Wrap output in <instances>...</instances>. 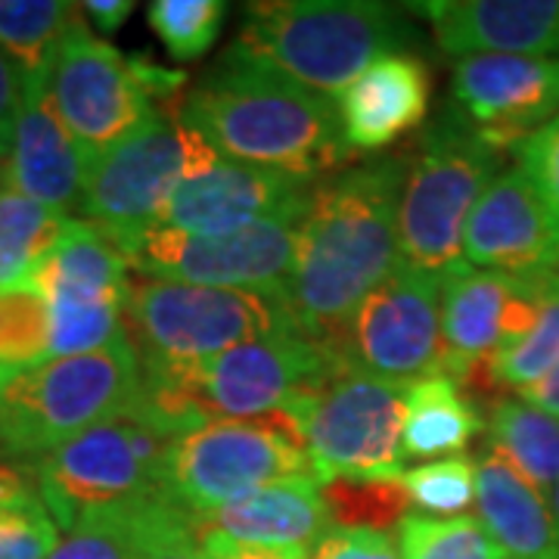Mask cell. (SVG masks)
<instances>
[{
  "instance_id": "1",
  "label": "cell",
  "mask_w": 559,
  "mask_h": 559,
  "mask_svg": "<svg viewBox=\"0 0 559 559\" xmlns=\"http://www.w3.org/2000/svg\"><path fill=\"white\" fill-rule=\"evenodd\" d=\"M407 162L380 156L314 183L301 215L286 301L301 333L342 358L358 308L399 271Z\"/></svg>"
},
{
  "instance_id": "2",
  "label": "cell",
  "mask_w": 559,
  "mask_h": 559,
  "mask_svg": "<svg viewBox=\"0 0 559 559\" xmlns=\"http://www.w3.org/2000/svg\"><path fill=\"white\" fill-rule=\"evenodd\" d=\"M178 119L227 159L314 180L348 159L340 112L330 97L301 87L234 47L190 87Z\"/></svg>"
},
{
  "instance_id": "3",
  "label": "cell",
  "mask_w": 559,
  "mask_h": 559,
  "mask_svg": "<svg viewBox=\"0 0 559 559\" xmlns=\"http://www.w3.org/2000/svg\"><path fill=\"white\" fill-rule=\"evenodd\" d=\"M417 38L404 13L377 0H271L242 13L237 53L336 100L360 72Z\"/></svg>"
},
{
  "instance_id": "4",
  "label": "cell",
  "mask_w": 559,
  "mask_h": 559,
  "mask_svg": "<svg viewBox=\"0 0 559 559\" xmlns=\"http://www.w3.org/2000/svg\"><path fill=\"white\" fill-rule=\"evenodd\" d=\"M138 392L140 360L128 336L100 352L0 370V460L35 463L124 414Z\"/></svg>"
},
{
  "instance_id": "5",
  "label": "cell",
  "mask_w": 559,
  "mask_h": 559,
  "mask_svg": "<svg viewBox=\"0 0 559 559\" xmlns=\"http://www.w3.org/2000/svg\"><path fill=\"white\" fill-rule=\"evenodd\" d=\"M495 150L460 119L441 116L407 162L399 209L401 264L444 280L463 261V230L488 183L500 175Z\"/></svg>"
},
{
  "instance_id": "6",
  "label": "cell",
  "mask_w": 559,
  "mask_h": 559,
  "mask_svg": "<svg viewBox=\"0 0 559 559\" xmlns=\"http://www.w3.org/2000/svg\"><path fill=\"white\" fill-rule=\"evenodd\" d=\"M289 330L299 323L280 296L153 277L128 286L124 333L143 367H190Z\"/></svg>"
},
{
  "instance_id": "7",
  "label": "cell",
  "mask_w": 559,
  "mask_h": 559,
  "mask_svg": "<svg viewBox=\"0 0 559 559\" xmlns=\"http://www.w3.org/2000/svg\"><path fill=\"white\" fill-rule=\"evenodd\" d=\"M404 399L407 385L364 373L348 360L330 377L301 389L283 411L299 426L318 485L401 479Z\"/></svg>"
},
{
  "instance_id": "8",
  "label": "cell",
  "mask_w": 559,
  "mask_h": 559,
  "mask_svg": "<svg viewBox=\"0 0 559 559\" xmlns=\"http://www.w3.org/2000/svg\"><path fill=\"white\" fill-rule=\"evenodd\" d=\"M293 476H311L296 419H218L178 436L165 457L162 491L197 522L221 507Z\"/></svg>"
},
{
  "instance_id": "9",
  "label": "cell",
  "mask_w": 559,
  "mask_h": 559,
  "mask_svg": "<svg viewBox=\"0 0 559 559\" xmlns=\"http://www.w3.org/2000/svg\"><path fill=\"white\" fill-rule=\"evenodd\" d=\"M171 441L128 407L28 463V469L53 522L72 532L94 513L162 495Z\"/></svg>"
},
{
  "instance_id": "10",
  "label": "cell",
  "mask_w": 559,
  "mask_h": 559,
  "mask_svg": "<svg viewBox=\"0 0 559 559\" xmlns=\"http://www.w3.org/2000/svg\"><path fill=\"white\" fill-rule=\"evenodd\" d=\"M209 150L200 131L156 112L87 165L81 215L131 255L156 227L178 183Z\"/></svg>"
},
{
  "instance_id": "11",
  "label": "cell",
  "mask_w": 559,
  "mask_h": 559,
  "mask_svg": "<svg viewBox=\"0 0 559 559\" xmlns=\"http://www.w3.org/2000/svg\"><path fill=\"white\" fill-rule=\"evenodd\" d=\"M305 209L308 202L283 215L255 221L249 227L215 234V237H193V234L156 227L128 255V261L140 277L246 289V293L286 299Z\"/></svg>"
},
{
  "instance_id": "12",
  "label": "cell",
  "mask_w": 559,
  "mask_h": 559,
  "mask_svg": "<svg viewBox=\"0 0 559 559\" xmlns=\"http://www.w3.org/2000/svg\"><path fill=\"white\" fill-rule=\"evenodd\" d=\"M47 87L87 165L156 116L131 57L97 38L84 13L62 40Z\"/></svg>"
},
{
  "instance_id": "13",
  "label": "cell",
  "mask_w": 559,
  "mask_h": 559,
  "mask_svg": "<svg viewBox=\"0 0 559 559\" xmlns=\"http://www.w3.org/2000/svg\"><path fill=\"white\" fill-rule=\"evenodd\" d=\"M345 360L399 385L444 373L441 280L399 264L358 308L345 336Z\"/></svg>"
},
{
  "instance_id": "14",
  "label": "cell",
  "mask_w": 559,
  "mask_h": 559,
  "mask_svg": "<svg viewBox=\"0 0 559 559\" xmlns=\"http://www.w3.org/2000/svg\"><path fill=\"white\" fill-rule=\"evenodd\" d=\"M554 274L507 277V274L460 264L457 271L441 280L444 373L460 385L463 382L485 385V370L491 358L535 330L544 293Z\"/></svg>"
},
{
  "instance_id": "15",
  "label": "cell",
  "mask_w": 559,
  "mask_h": 559,
  "mask_svg": "<svg viewBox=\"0 0 559 559\" xmlns=\"http://www.w3.org/2000/svg\"><path fill=\"white\" fill-rule=\"evenodd\" d=\"M311 190L314 180L227 159L209 146L178 183L162 215V227L193 237L230 234L255 221L299 209L311 200Z\"/></svg>"
},
{
  "instance_id": "16",
  "label": "cell",
  "mask_w": 559,
  "mask_h": 559,
  "mask_svg": "<svg viewBox=\"0 0 559 559\" xmlns=\"http://www.w3.org/2000/svg\"><path fill=\"white\" fill-rule=\"evenodd\" d=\"M451 94L460 119L507 153L559 116V60L463 57L454 66Z\"/></svg>"
},
{
  "instance_id": "17",
  "label": "cell",
  "mask_w": 559,
  "mask_h": 559,
  "mask_svg": "<svg viewBox=\"0 0 559 559\" xmlns=\"http://www.w3.org/2000/svg\"><path fill=\"white\" fill-rule=\"evenodd\" d=\"M463 261L507 277L559 271V227L520 165L500 171L463 230Z\"/></svg>"
},
{
  "instance_id": "18",
  "label": "cell",
  "mask_w": 559,
  "mask_h": 559,
  "mask_svg": "<svg viewBox=\"0 0 559 559\" xmlns=\"http://www.w3.org/2000/svg\"><path fill=\"white\" fill-rule=\"evenodd\" d=\"M411 10L457 60L485 53L559 60V0H439Z\"/></svg>"
},
{
  "instance_id": "19",
  "label": "cell",
  "mask_w": 559,
  "mask_h": 559,
  "mask_svg": "<svg viewBox=\"0 0 559 559\" xmlns=\"http://www.w3.org/2000/svg\"><path fill=\"white\" fill-rule=\"evenodd\" d=\"M7 178L10 190L40 202L60 218L81 212L87 159L62 124L47 81H25V100L13 134Z\"/></svg>"
},
{
  "instance_id": "20",
  "label": "cell",
  "mask_w": 559,
  "mask_h": 559,
  "mask_svg": "<svg viewBox=\"0 0 559 559\" xmlns=\"http://www.w3.org/2000/svg\"><path fill=\"white\" fill-rule=\"evenodd\" d=\"M429 91V69L411 53H389L370 62L336 97L348 150L377 153L411 134L426 119Z\"/></svg>"
},
{
  "instance_id": "21",
  "label": "cell",
  "mask_w": 559,
  "mask_h": 559,
  "mask_svg": "<svg viewBox=\"0 0 559 559\" xmlns=\"http://www.w3.org/2000/svg\"><path fill=\"white\" fill-rule=\"evenodd\" d=\"M197 535H221L249 547L311 550L336 522L314 476H293L193 522Z\"/></svg>"
},
{
  "instance_id": "22",
  "label": "cell",
  "mask_w": 559,
  "mask_h": 559,
  "mask_svg": "<svg viewBox=\"0 0 559 559\" xmlns=\"http://www.w3.org/2000/svg\"><path fill=\"white\" fill-rule=\"evenodd\" d=\"M479 522L507 559H544L559 554V525L547 498L495 448L476 454Z\"/></svg>"
},
{
  "instance_id": "23",
  "label": "cell",
  "mask_w": 559,
  "mask_h": 559,
  "mask_svg": "<svg viewBox=\"0 0 559 559\" xmlns=\"http://www.w3.org/2000/svg\"><path fill=\"white\" fill-rule=\"evenodd\" d=\"M128 271L131 261L100 227L84 218L62 221V234L50 255L40 261L35 286L47 301H100V305H121L128 301Z\"/></svg>"
},
{
  "instance_id": "24",
  "label": "cell",
  "mask_w": 559,
  "mask_h": 559,
  "mask_svg": "<svg viewBox=\"0 0 559 559\" xmlns=\"http://www.w3.org/2000/svg\"><path fill=\"white\" fill-rule=\"evenodd\" d=\"M404 411V463L460 457L485 429L479 411L463 395V385L448 373L411 382Z\"/></svg>"
},
{
  "instance_id": "25",
  "label": "cell",
  "mask_w": 559,
  "mask_h": 559,
  "mask_svg": "<svg viewBox=\"0 0 559 559\" xmlns=\"http://www.w3.org/2000/svg\"><path fill=\"white\" fill-rule=\"evenodd\" d=\"M488 448L550 500L559 481V419L522 399H500L488 417Z\"/></svg>"
},
{
  "instance_id": "26",
  "label": "cell",
  "mask_w": 559,
  "mask_h": 559,
  "mask_svg": "<svg viewBox=\"0 0 559 559\" xmlns=\"http://www.w3.org/2000/svg\"><path fill=\"white\" fill-rule=\"evenodd\" d=\"M79 10V3L62 0H0V50L20 69L22 81H50Z\"/></svg>"
},
{
  "instance_id": "27",
  "label": "cell",
  "mask_w": 559,
  "mask_h": 559,
  "mask_svg": "<svg viewBox=\"0 0 559 559\" xmlns=\"http://www.w3.org/2000/svg\"><path fill=\"white\" fill-rule=\"evenodd\" d=\"M57 212L16 190H0V293L28 286L62 234Z\"/></svg>"
},
{
  "instance_id": "28",
  "label": "cell",
  "mask_w": 559,
  "mask_h": 559,
  "mask_svg": "<svg viewBox=\"0 0 559 559\" xmlns=\"http://www.w3.org/2000/svg\"><path fill=\"white\" fill-rule=\"evenodd\" d=\"M559 360V274L550 277L544 305H540V318L535 330L520 342L507 345L498 352L488 370H485V385H503V389H516L525 392L554 367Z\"/></svg>"
},
{
  "instance_id": "29",
  "label": "cell",
  "mask_w": 559,
  "mask_h": 559,
  "mask_svg": "<svg viewBox=\"0 0 559 559\" xmlns=\"http://www.w3.org/2000/svg\"><path fill=\"white\" fill-rule=\"evenodd\" d=\"M401 559H507L476 516L432 520L407 513L399 522Z\"/></svg>"
},
{
  "instance_id": "30",
  "label": "cell",
  "mask_w": 559,
  "mask_h": 559,
  "mask_svg": "<svg viewBox=\"0 0 559 559\" xmlns=\"http://www.w3.org/2000/svg\"><path fill=\"white\" fill-rule=\"evenodd\" d=\"M50 360V308L35 286L0 293V370Z\"/></svg>"
},
{
  "instance_id": "31",
  "label": "cell",
  "mask_w": 559,
  "mask_h": 559,
  "mask_svg": "<svg viewBox=\"0 0 559 559\" xmlns=\"http://www.w3.org/2000/svg\"><path fill=\"white\" fill-rule=\"evenodd\" d=\"M320 488L340 528L389 532L407 516L411 507L401 479H340Z\"/></svg>"
},
{
  "instance_id": "32",
  "label": "cell",
  "mask_w": 559,
  "mask_h": 559,
  "mask_svg": "<svg viewBox=\"0 0 559 559\" xmlns=\"http://www.w3.org/2000/svg\"><path fill=\"white\" fill-rule=\"evenodd\" d=\"M401 485L419 516L429 513L432 520H457L476 503V460L460 454L419 463L401 476Z\"/></svg>"
},
{
  "instance_id": "33",
  "label": "cell",
  "mask_w": 559,
  "mask_h": 559,
  "mask_svg": "<svg viewBox=\"0 0 559 559\" xmlns=\"http://www.w3.org/2000/svg\"><path fill=\"white\" fill-rule=\"evenodd\" d=\"M224 16L227 3L221 0H156L146 13L162 47L180 62L200 60L212 50Z\"/></svg>"
},
{
  "instance_id": "34",
  "label": "cell",
  "mask_w": 559,
  "mask_h": 559,
  "mask_svg": "<svg viewBox=\"0 0 559 559\" xmlns=\"http://www.w3.org/2000/svg\"><path fill=\"white\" fill-rule=\"evenodd\" d=\"M134 559H205L197 525L165 491L134 503Z\"/></svg>"
},
{
  "instance_id": "35",
  "label": "cell",
  "mask_w": 559,
  "mask_h": 559,
  "mask_svg": "<svg viewBox=\"0 0 559 559\" xmlns=\"http://www.w3.org/2000/svg\"><path fill=\"white\" fill-rule=\"evenodd\" d=\"M60 525L44 507L38 488L0 498V559H50Z\"/></svg>"
},
{
  "instance_id": "36",
  "label": "cell",
  "mask_w": 559,
  "mask_h": 559,
  "mask_svg": "<svg viewBox=\"0 0 559 559\" xmlns=\"http://www.w3.org/2000/svg\"><path fill=\"white\" fill-rule=\"evenodd\" d=\"M50 559H134V503L81 520Z\"/></svg>"
},
{
  "instance_id": "37",
  "label": "cell",
  "mask_w": 559,
  "mask_h": 559,
  "mask_svg": "<svg viewBox=\"0 0 559 559\" xmlns=\"http://www.w3.org/2000/svg\"><path fill=\"white\" fill-rule=\"evenodd\" d=\"M516 162L559 227V116L522 140L516 146Z\"/></svg>"
},
{
  "instance_id": "38",
  "label": "cell",
  "mask_w": 559,
  "mask_h": 559,
  "mask_svg": "<svg viewBox=\"0 0 559 559\" xmlns=\"http://www.w3.org/2000/svg\"><path fill=\"white\" fill-rule=\"evenodd\" d=\"M22 100H25V81L13 60L0 50V162L13 153V134L20 121Z\"/></svg>"
},
{
  "instance_id": "39",
  "label": "cell",
  "mask_w": 559,
  "mask_h": 559,
  "mask_svg": "<svg viewBox=\"0 0 559 559\" xmlns=\"http://www.w3.org/2000/svg\"><path fill=\"white\" fill-rule=\"evenodd\" d=\"M205 559H308L311 550H274V547H249L221 535H200Z\"/></svg>"
},
{
  "instance_id": "40",
  "label": "cell",
  "mask_w": 559,
  "mask_h": 559,
  "mask_svg": "<svg viewBox=\"0 0 559 559\" xmlns=\"http://www.w3.org/2000/svg\"><path fill=\"white\" fill-rule=\"evenodd\" d=\"M131 62H134V72H138L140 84H143V91L153 100V106L159 100L175 97L180 87L187 84V75L180 69H168V66H159V62L146 60V57H131Z\"/></svg>"
},
{
  "instance_id": "41",
  "label": "cell",
  "mask_w": 559,
  "mask_h": 559,
  "mask_svg": "<svg viewBox=\"0 0 559 559\" xmlns=\"http://www.w3.org/2000/svg\"><path fill=\"white\" fill-rule=\"evenodd\" d=\"M340 559H401L395 540L389 532H370V528H345Z\"/></svg>"
},
{
  "instance_id": "42",
  "label": "cell",
  "mask_w": 559,
  "mask_h": 559,
  "mask_svg": "<svg viewBox=\"0 0 559 559\" xmlns=\"http://www.w3.org/2000/svg\"><path fill=\"white\" fill-rule=\"evenodd\" d=\"M81 10H84V20L94 22L103 35H112L131 20L138 3H131V0H87V3H81Z\"/></svg>"
},
{
  "instance_id": "43",
  "label": "cell",
  "mask_w": 559,
  "mask_h": 559,
  "mask_svg": "<svg viewBox=\"0 0 559 559\" xmlns=\"http://www.w3.org/2000/svg\"><path fill=\"white\" fill-rule=\"evenodd\" d=\"M520 399L528 401V404H535L538 411L559 419V360L538 382H535V385H532V389L520 392Z\"/></svg>"
},
{
  "instance_id": "44",
  "label": "cell",
  "mask_w": 559,
  "mask_h": 559,
  "mask_svg": "<svg viewBox=\"0 0 559 559\" xmlns=\"http://www.w3.org/2000/svg\"><path fill=\"white\" fill-rule=\"evenodd\" d=\"M342 544H345V528L333 525V528H330V532H326V535L311 547L308 559H340Z\"/></svg>"
},
{
  "instance_id": "45",
  "label": "cell",
  "mask_w": 559,
  "mask_h": 559,
  "mask_svg": "<svg viewBox=\"0 0 559 559\" xmlns=\"http://www.w3.org/2000/svg\"><path fill=\"white\" fill-rule=\"evenodd\" d=\"M550 510H554V520H557L559 525V481L557 488H554V495H550Z\"/></svg>"
},
{
  "instance_id": "46",
  "label": "cell",
  "mask_w": 559,
  "mask_h": 559,
  "mask_svg": "<svg viewBox=\"0 0 559 559\" xmlns=\"http://www.w3.org/2000/svg\"><path fill=\"white\" fill-rule=\"evenodd\" d=\"M0 183H3V165H0Z\"/></svg>"
},
{
  "instance_id": "47",
  "label": "cell",
  "mask_w": 559,
  "mask_h": 559,
  "mask_svg": "<svg viewBox=\"0 0 559 559\" xmlns=\"http://www.w3.org/2000/svg\"><path fill=\"white\" fill-rule=\"evenodd\" d=\"M544 559H559V554H554V557H544Z\"/></svg>"
}]
</instances>
